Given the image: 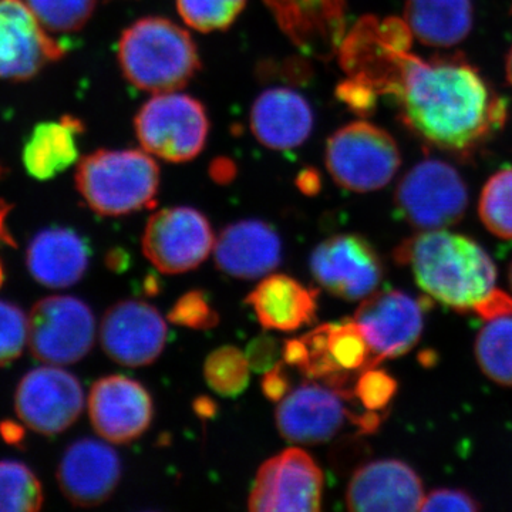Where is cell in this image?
<instances>
[{
    "instance_id": "3957f363",
    "label": "cell",
    "mask_w": 512,
    "mask_h": 512,
    "mask_svg": "<svg viewBox=\"0 0 512 512\" xmlns=\"http://www.w3.org/2000/svg\"><path fill=\"white\" fill-rule=\"evenodd\" d=\"M124 77L148 93L183 89L201 70L198 47L187 30L158 16L138 19L119 40Z\"/></svg>"
},
{
    "instance_id": "836d02e7",
    "label": "cell",
    "mask_w": 512,
    "mask_h": 512,
    "mask_svg": "<svg viewBox=\"0 0 512 512\" xmlns=\"http://www.w3.org/2000/svg\"><path fill=\"white\" fill-rule=\"evenodd\" d=\"M399 390V383L389 372L367 367L353 383V396L369 412L383 413Z\"/></svg>"
},
{
    "instance_id": "6da1fadb",
    "label": "cell",
    "mask_w": 512,
    "mask_h": 512,
    "mask_svg": "<svg viewBox=\"0 0 512 512\" xmlns=\"http://www.w3.org/2000/svg\"><path fill=\"white\" fill-rule=\"evenodd\" d=\"M387 96L416 136L441 150L468 154L504 126L507 104L461 57L423 60L407 52Z\"/></svg>"
},
{
    "instance_id": "ab89813d",
    "label": "cell",
    "mask_w": 512,
    "mask_h": 512,
    "mask_svg": "<svg viewBox=\"0 0 512 512\" xmlns=\"http://www.w3.org/2000/svg\"><path fill=\"white\" fill-rule=\"evenodd\" d=\"M262 393L271 402H281L291 393V379L285 372L284 363L279 362L278 365L264 373Z\"/></svg>"
},
{
    "instance_id": "f907efd6",
    "label": "cell",
    "mask_w": 512,
    "mask_h": 512,
    "mask_svg": "<svg viewBox=\"0 0 512 512\" xmlns=\"http://www.w3.org/2000/svg\"><path fill=\"white\" fill-rule=\"evenodd\" d=\"M508 279H510V286H511V289H512V261H511V264H510V269H508Z\"/></svg>"
},
{
    "instance_id": "bcb514c9",
    "label": "cell",
    "mask_w": 512,
    "mask_h": 512,
    "mask_svg": "<svg viewBox=\"0 0 512 512\" xmlns=\"http://www.w3.org/2000/svg\"><path fill=\"white\" fill-rule=\"evenodd\" d=\"M12 210L9 204L0 202V242L2 244L10 245V247H16L15 239L10 237L8 228H6V217H8L9 211Z\"/></svg>"
},
{
    "instance_id": "e0dca14e",
    "label": "cell",
    "mask_w": 512,
    "mask_h": 512,
    "mask_svg": "<svg viewBox=\"0 0 512 512\" xmlns=\"http://www.w3.org/2000/svg\"><path fill=\"white\" fill-rule=\"evenodd\" d=\"M167 338L163 316L146 302L116 303L101 322V346L110 359L123 366L143 367L156 362Z\"/></svg>"
},
{
    "instance_id": "7bdbcfd3",
    "label": "cell",
    "mask_w": 512,
    "mask_h": 512,
    "mask_svg": "<svg viewBox=\"0 0 512 512\" xmlns=\"http://www.w3.org/2000/svg\"><path fill=\"white\" fill-rule=\"evenodd\" d=\"M0 434H2L3 439L8 441L9 444H20L23 441V437H25V431H23L22 427L19 424L12 423V421H3L0 424Z\"/></svg>"
},
{
    "instance_id": "c3c4849f",
    "label": "cell",
    "mask_w": 512,
    "mask_h": 512,
    "mask_svg": "<svg viewBox=\"0 0 512 512\" xmlns=\"http://www.w3.org/2000/svg\"><path fill=\"white\" fill-rule=\"evenodd\" d=\"M505 67H507L508 82H510V84L512 86V47H511L510 53H508L507 64H505Z\"/></svg>"
},
{
    "instance_id": "277c9868",
    "label": "cell",
    "mask_w": 512,
    "mask_h": 512,
    "mask_svg": "<svg viewBox=\"0 0 512 512\" xmlns=\"http://www.w3.org/2000/svg\"><path fill=\"white\" fill-rule=\"evenodd\" d=\"M76 187L96 214L123 217L156 204L160 168L143 151L99 150L80 161Z\"/></svg>"
},
{
    "instance_id": "b9f144b4",
    "label": "cell",
    "mask_w": 512,
    "mask_h": 512,
    "mask_svg": "<svg viewBox=\"0 0 512 512\" xmlns=\"http://www.w3.org/2000/svg\"><path fill=\"white\" fill-rule=\"evenodd\" d=\"M299 190L306 195H316L320 191V177L316 170H303L296 180Z\"/></svg>"
},
{
    "instance_id": "60d3db41",
    "label": "cell",
    "mask_w": 512,
    "mask_h": 512,
    "mask_svg": "<svg viewBox=\"0 0 512 512\" xmlns=\"http://www.w3.org/2000/svg\"><path fill=\"white\" fill-rule=\"evenodd\" d=\"M474 313L487 320L512 315V296L495 288L494 292L478 306Z\"/></svg>"
},
{
    "instance_id": "8992f818",
    "label": "cell",
    "mask_w": 512,
    "mask_h": 512,
    "mask_svg": "<svg viewBox=\"0 0 512 512\" xmlns=\"http://www.w3.org/2000/svg\"><path fill=\"white\" fill-rule=\"evenodd\" d=\"M204 104L183 93H160L138 110L134 128L141 147L168 163L200 156L210 134Z\"/></svg>"
},
{
    "instance_id": "7402d4cb",
    "label": "cell",
    "mask_w": 512,
    "mask_h": 512,
    "mask_svg": "<svg viewBox=\"0 0 512 512\" xmlns=\"http://www.w3.org/2000/svg\"><path fill=\"white\" fill-rule=\"evenodd\" d=\"M215 264L229 276L256 279L271 274L282 259L278 232L265 221L244 220L228 225L215 242Z\"/></svg>"
},
{
    "instance_id": "f6af8a7d",
    "label": "cell",
    "mask_w": 512,
    "mask_h": 512,
    "mask_svg": "<svg viewBox=\"0 0 512 512\" xmlns=\"http://www.w3.org/2000/svg\"><path fill=\"white\" fill-rule=\"evenodd\" d=\"M106 262L111 271L120 272L127 268L130 259H128L127 252H124L123 249H113L107 255Z\"/></svg>"
},
{
    "instance_id": "7dc6e473",
    "label": "cell",
    "mask_w": 512,
    "mask_h": 512,
    "mask_svg": "<svg viewBox=\"0 0 512 512\" xmlns=\"http://www.w3.org/2000/svg\"><path fill=\"white\" fill-rule=\"evenodd\" d=\"M194 409L195 413L208 419V417L214 416L215 412H217V404L208 399V397H200V399L194 403Z\"/></svg>"
},
{
    "instance_id": "d4e9b609",
    "label": "cell",
    "mask_w": 512,
    "mask_h": 512,
    "mask_svg": "<svg viewBox=\"0 0 512 512\" xmlns=\"http://www.w3.org/2000/svg\"><path fill=\"white\" fill-rule=\"evenodd\" d=\"M247 303L262 328L293 332L315 322L318 291L291 276L271 275L249 293Z\"/></svg>"
},
{
    "instance_id": "52a82bcc",
    "label": "cell",
    "mask_w": 512,
    "mask_h": 512,
    "mask_svg": "<svg viewBox=\"0 0 512 512\" xmlns=\"http://www.w3.org/2000/svg\"><path fill=\"white\" fill-rule=\"evenodd\" d=\"M394 202L412 227L421 231L446 229L463 220L468 190L453 165L424 160L404 175L397 185Z\"/></svg>"
},
{
    "instance_id": "7a4b0ae2",
    "label": "cell",
    "mask_w": 512,
    "mask_h": 512,
    "mask_svg": "<svg viewBox=\"0 0 512 512\" xmlns=\"http://www.w3.org/2000/svg\"><path fill=\"white\" fill-rule=\"evenodd\" d=\"M397 264L412 268L430 298L457 312H474L494 292L497 268L480 244L446 229L423 231L394 251Z\"/></svg>"
},
{
    "instance_id": "8fae6325",
    "label": "cell",
    "mask_w": 512,
    "mask_h": 512,
    "mask_svg": "<svg viewBox=\"0 0 512 512\" xmlns=\"http://www.w3.org/2000/svg\"><path fill=\"white\" fill-rule=\"evenodd\" d=\"M323 473L301 448H288L259 468L249 495L254 512H315L322 508Z\"/></svg>"
},
{
    "instance_id": "8d00e7d4",
    "label": "cell",
    "mask_w": 512,
    "mask_h": 512,
    "mask_svg": "<svg viewBox=\"0 0 512 512\" xmlns=\"http://www.w3.org/2000/svg\"><path fill=\"white\" fill-rule=\"evenodd\" d=\"M481 505L477 498L458 488H439L424 497L420 511H480Z\"/></svg>"
},
{
    "instance_id": "d6a6232c",
    "label": "cell",
    "mask_w": 512,
    "mask_h": 512,
    "mask_svg": "<svg viewBox=\"0 0 512 512\" xmlns=\"http://www.w3.org/2000/svg\"><path fill=\"white\" fill-rule=\"evenodd\" d=\"M33 15L50 32H77L92 18L97 0H25Z\"/></svg>"
},
{
    "instance_id": "ba28073f",
    "label": "cell",
    "mask_w": 512,
    "mask_h": 512,
    "mask_svg": "<svg viewBox=\"0 0 512 512\" xmlns=\"http://www.w3.org/2000/svg\"><path fill=\"white\" fill-rule=\"evenodd\" d=\"M412 36L404 20L366 16L340 43L342 69L348 77L372 86L379 96H387L403 56L410 52Z\"/></svg>"
},
{
    "instance_id": "83f0119b",
    "label": "cell",
    "mask_w": 512,
    "mask_h": 512,
    "mask_svg": "<svg viewBox=\"0 0 512 512\" xmlns=\"http://www.w3.org/2000/svg\"><path fill=\"white\" fill-rule=\"evenodd\" d=\"M474 353L488 379L512 387V315L488 320L477 335Z\"/></svg>"
},
{
    "instance_id": "f35d334b",
    "label": "cell",
    "mask_w": 512,
    "mask_h": 512,
    "mask_svg": "<svg viewBox=\"0 0 512 512\" xmlns=\"http://www.w3.org/2000/svg\"><path fill=\"white\" fill-rule=\"evenodd\" d=\"M247 356L249 367L255 372L265 373L278 365L282 359V346L271 336H258L248 345Z\"/></svg>"
},
{
    "instance_id": "816d5d0a",
    "label": "cell",
    "mask_w": 512,
    "mask_h": 512,
    "mask_svg": "<svg viewBox=\"0 0 512 512\" xmlns=\"http://www.w3.org/2000/svg\"><path fill=\"white\" fill-rule=\"evenodd\" d=\"M2 175H3V168H2V165H0V178H2Z\"/></svg>"
},
{
    "instance_id": "7c38bea8",
    "label": "cell",
    "mask_w": 512,
    "mask_h": 512,
    "mask_svg": "<svg viewBox=\"0 0 512 512\" xmlns=\"http://www.w3.org/2000/svg\"><path fill=\"white\" fill-rule=\"evenodd\" d=\"M84 407L82 383L57 366L30 370L20 380L15 409L23 424L45 436H56L79 419Z\"/></svg>"
},
{
    "instance_id": "5bb4252c",
    "label": "cell",
    "mask_w": 512,
    "mask_h": 512,
    "mask_svg": "<svg viewBox=\"0 0 512 512\" xmlns=\"http://www.w3.org/2000/svg\"><path fill=\"white\" fill-rule=\"evenodd\" d=\"M426 305L402 291L373 292L360 303L353 320L369 343L379 365L406 355L419 343Z\"/></svg>"
},
{
    "instance_id": "e575fe53",
    "label": "cell",
    "mask_w": 512,
    "mask_h": 512,
    "mask_svg": "<svg viewBox=\"0 0 512 512\" xmlns=\"http://www.w3.org/2000/svg\"><path fill=\"white\" fill-rule=\"evenodd\" d=\"M28 340V316L15 303L0 301V367L15 362Z\"/></svg>"
},
{
    "instance_id": "cb8c5ba5",
    "label": "cell",
    "mask_w": 512,
    "mask_h": 512,
    "mask_svg": "<svg viewBox=\"0 0 512 512\" xmlns=\"http://www.w3.org/2000/svg\"><path fill=\"white\" fill-rule=\"evenodd\" d=\"M86 239L69 228L43 229L30 241L26 265L37 284L62 289L73 286L89 268Z\"/></svg>"
},
{
    "instance_id": "4316f807",
    "label": "cell",
    "mask_w": 512,
    "mask_h": 512,
    "mask_svg": "<svg viewBox=\"0 0 512 512\" xmlns=\"http://www.w3.org/2000/svg\"><path fill=\"white\" fill-rule=\"evenodd\" d=\"M473 12L471 0H407L404 22L424 45L451 47L471 32Z\"/></svg>"
},
{
    "instance_id": "4fadbf2b",
    "label": "cell",
    "mask_w": 512,
    "mask_h": 512,
    "mask_svg": "<svg viewBox=\"0 0 512 512\" xmlns=\"http://www.w3.org/2000/svg\"><path fill=\"white\" fill-rule=\"evenodd\" d=\"M313 278L345 301L372 295L382 282L384 266L375 247L357 234H340L320 242L311 256Z\"/></svg>"
},
{
    "instance_id": "ffe728a7",
    "label": "cell",
    "mask_w": 512,
    "mask_h": 512,
    "mask_svg": "<svg viewBox=\"0 0 512 512\" xmlns=\"http://www.w3.org/2000/svg\"><path fill=\"white\" fill-rule=\"evenodd\" d=\"M424 485L413 467L394 458L357 468L346 491V504L356 512H414L423 504Z\"/></svg>"
},
{
    "instance_id": "30bf717a",
    "label": "cell",
    "mask_w": 512,
    "mask_h": 512,
    "mask_svg": "<svg viewBox=\"0 0 512 512\" xmlns=\"http://www.w3.org/2000/svg\"><path fill=\"white\" fill-rule=\"evenodd\" d=\"M208 218L191 207L164 208L151 215L143 235V252L157 271L185 274L198 268L214 247Z\"/></svg>"
},
{
    "instance_id": "9c48e42d",
    "label": "cell",
    "mask_w": 512,
    "mask_h": 512,
    "mask_svg": "<svg viewBox=\"0 0 512 512\" xmlns=\"http://www.w3.org/2000/svg\"><path fill=\"white\" fill-rule=\"evenodd\" d=\"M96 319L92 309L74 296H49L29 315V346L47 365H73L92 350Z\"/></svg>"
},
{
    "instance_id": "2e32d148",
    "label": "cell",
    "mask_w": 512,
    "mask_h": 512,
    "mask_svg": "<svg viewBox=\"0 0 512 512\" xmlns=\"http://www.w3.org/2000/svg\"><path fill=\"white\" fill-rule=\"evenodd\" d=\"M355 399L333 387L319 383H305L281 400L276 409V427L291 443H328L352 421L346 402Z\"/></svg>"
},
{
    "instance_id": "484cf974",
    "label": "cell",
    "mask_w": 512,
    "mask_h": 512,
    "mask_svg": "<svg viewBox=\"0 0 512 512\" xmlns=\"http://www.w3.org/2000/svg\"><path fill=\"white\" fill-rule=\"evenodd\" d=\"M82 121L73 116L43 121L33 127L23 146V165L29 175L47 181L63 173L79 160V136Z\"/></svg>"
},
{
    "instance_id": "74e56055",
    "label": "cell",
    "mask_w": 512,
    "mask_h": 512,
    "mask_svg": "<svg viewBox=\"0 0 512 512\" xmlns=\"http://www.w3.org/2000/svg\"><path fill=\"white\" fill-rule=\"evenodd\" d=\"M336 96L359 116L372 113L379 99V93L372 86L352 77H348L345 82L339 84Z\"/></svg>"
},
{
    "instance_id": "603a6c76",
    "label": "cell",
    "mask_w": 512,
    "mask_h": 512,
    "mask_svg": "<svg viewBox=\"0 0 512 512\" xmlns=\"http://www.w3.org/2000/svg\"><path fill=\"white\" fill-rule=\"evenodd\" d=\"M249 124L262 146L288 151L301 147L311 137L315 117L311 104L302 94L275 87L256 97Z\"/></svg>"
},
{
    "instance_id": "4dcf8cb0",
    "label": "cell",
    "mask_w": 512,
    "mask_h": 512,
    "mask_svg": "<svg viewBox=\"0 0 512 512\" xmlns=\"http://www.w3.org/2000/svg\"><path fill=\"white\" fill-rule=\"evenodd\" d=\"M249 363L245 353L224 346L214 350L205 360L204 375L208 386L215 393L225 397H235L247 389L249 383Z\"/></svg>"
},
{
    "instance_id": "5b68a950",
    "label": "cell",
    "mask_w": 512,
    "mask_h": 512,
    "mask_svg": "<svg viewBox=\"0 0 512 512\" xmlns=\"http://www.w3.org/2000/svg\"><path fill=\"white\" fill-rule=\"evenodd\" d=\"M325 163L336 184L365 194L382 190L393 180L402 156L386 130L367 121H353L329 137Z\"/></svg>"
},
{
    "instance_id": "ac0fdd59",
    "label": "cell",
    "mask_w": 512,
    "mask_h": 512,
    "mask_svg": "<svg viewBox=\"0 0 512 512\" xmlns=\"http://www.w3.org/2000/svg\"><path fill=\"white\" fill-rule=\"evenodd\" d=\"M89 414L94 430L103 439L127 444L150 427L154 403L143 384L126 376H107L93 384Z\"/></svg>"
},
{
    "instance_id": "1f68e13d",
    "label": "cell",
    "mask_w": 512,
    "mask_h": 512,
    "mask_svg": "<svg viewBox=\"0 0 512 512\" xmlns=\"http://www.w3.org/2000/svg\"><path fill=\"white\" fill-rule=\"evenodd\" d=\"M247 5V0H177L181 19L201 33L227 30Z\"/></svg>"
},
{
    "instance_id": "9a60e30c",
    "label": "cell",
    "mask_w": 512,
    "mask_h": 512,
    "mask_svg": "<svg viewBox=\"0 0 512 512\" xmlns=\"http://www.w3.org/2000/svg\"><path fill=\"white\" fill-rule=\"evenodd\" d=\"M63 56L25 0H0V79L26 82Z\"/></svg>"
},
{
    "instance_id": "f1b7e54d",
    "label": "cell",
    "mask_w": 512,
    "mask_h": 512,
    "mask_svg": "<svg viewBox=\"0 0 512 512\" xmlns=\"http://www.w3.org/2000/svg\"><path fill=\"white\" fill-rule=\"evenodd\" d=\"M39 478L20 461H0V512H35L43 505Z\"/></svg>"
},
{
    "instance_id": "f546056e",
    "label": "cell",
    "mask_w": 512,
    "mask_h": 512,
    "mask_svg": "<svg viewBox=\"0 0 512 512\" xmlns=\"http://www.w3.org/2000/svg\"><path fill=\"white\" fill-rule=\"evenodd\" d=\"M478 214L491 234L512 241V167L498 171L484 185Z\"/></svg>"
},
{
    "instance_id": "681fc988",
    "label": "cell",
    "mask_w": 512,
    "mask_h": 512,
    "mask_svg": "<svg viewBox=\"0 0 512 512\" xmlns=\"http://www.w3.org/2000/svg\"><path fill=\"white\" fill-rule=\"evenodd\" d=\"M3 279H5V271H3L2 262H0V288H2Z\"/></svg>"
},
{
    "instance_id": "d6986e66",
    "label": "cell",
    "mask_w": 512,
    "mask_h": 512,
    "mask_svg": "<svg viewBox=\"0 0 512 512\" xmlns=\"http://www.w3.org/2000/svg\"><path fill=\"white\" fill-rule=\"evenodd\" d=\"M282 32L305 55L326 60L345 37L346 0H264Z\"/></svg>"
},
{
    "instance_id": "ee69618b",
    "label": "cell",
    "mask_w": 512,
    "mask_h": 512,
    "mask_svg": "<svg viewBox=\"0 0 512 512\" xmlns=\"http://www.w3.org/2000/svg\"><path fill=\"white\" fill-rule=\"evenodd\" d=\"M211 175L217 183H228L234 178L235 168L229 161H215L211 167Z\"/></svg>"
},
{
    "instance_id": "44dd1931",
    "label": "cell",
    "mask_w": 512,
    "mask_h": 512,
    "mask_svg": "<svg viewBox=\"0 0 512 512\" xmlns=\"http://www.w3.org/2000/svg\"><path fill=\"white\" fill-rule=\"evenodd\" d=\"M121 478V461L114 448L103 441H74L64 451L57 483L64 497L77 507H96L106 503Z\"/></svg>"
},
{
    "instance_id": "d590c367",
    "label": "cell",
    "mask_w": 512,
    "mask_h": 512,
    "mask_svg": "<svg viewBox=\"0 0 512 512\" xmlns=\"http://www.w3.org/2000/svg\"><path fill=\"white\" fill-rule=\"evenodd\" d=\"M174 325L194 330H210L220 322V315L212 308L210 299L202 291H191L181 296L168 312Z\"/></svg>"
}]
</instances>
